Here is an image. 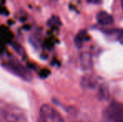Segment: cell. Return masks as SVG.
<instances>
[{
  "mask_svg": "<svg viewBox=\"0 0 123 122\" xmlns=\"http://www.w3.org/2000/svg\"><path fill=\"white\" fill-rule=\"evenodd\" d=\"M105 122H123V104L112 101L103 111Z\"/></svg>",
  "mask_w": 123,
  "mask_h": 122,
  "instance_id": "cell-1",
  "label": "cell"
},
{
  "mask_svg": "<svg viewBox=\"0 0 123 122\" xmlns=\"http://www.w3.org/2000/svg\"><path fill=\"white\" fill-rule=\"evenodd\" d=\"M3 65L9 72H11L12 74L17 75L23 80L29 81L32 79V75H31L30 72L16 59H9V60L6 61V63L3 64Z\"/></svg>",
  "mask_w": 123,
  "mask_h": 122,
  "instance_id": "cell-2",
  "label": "cell"
},
{
  "mask_svg": "<svg viewBox=\"0 0 123 122\" xmlns=\"http://www.w3.org/2000/svg\"><path fill=\"white\" fill-rule=\"evenodd\" d=\"M2 116L5 122H28L27 118L22 111L13 107L3 109L2 110Z\"/></svg>",
  "mask_w": 123,
  "mask_h": 122,
  "instance_id": "cell-3",
  "label": "cell"
},
{
  "mask_svg": "<svg viewBox=\"0 0 123 122\" xmlns=\"http://www.w3.org/2000/svg\"><path fill=\"white\" fill-rule=\"evenodd\" d=\"M39 116L44 118L48 122H65L60 113L49 105H43L41 106Z\"/></svg>",
  "mask_w": 123,
  "mask_h": 122,
  "instance_id": "cell-4",
  "label": "cell"
},
{
  "mask_svg": "<svg viewBox=\"0 0 123 122\" xmlns=\"http://www.w3.org/2000/svg\"><path fill=\"white\" fill-rule=\"evenodd\" d=\"M80 63L81 68L84 70H89L92 68V57L91 54L88 52L82 53L80 57Z\"/></svg>",
  "mask_w": 123,
  "mask_h": 122,
  "instance_id": "cell-5",
  "label": "cell"
},
{
  "mask_svg": "<svg viewBox=\"0 0 123 122\" xmlns=\"http://www.w3.org/2000/svg\"><path fill=\"white\" fill-rule=\"evenodd\" d=\"M96 20L101 25H110L113 23V17L105 11L99 12L96 15Z\"/></svg>",
  "mask_w": 123,
  "mask_h": 122,
  "instance_id": "cell-6",
  "label": "cell"
},
{
  "mask_svg": "<svg viewBox=\"0 0 123 122\" xmlns=\"http://www.w3.org/2000/svg\"><path fill=\"white\" fill-rule=\"evenodd\" d=\"M89 39V37H88L86 31L81 30L76 34L75 39H74V44H75V46L78 49H80L83 46L84 41H86V39Z\"/></svg>",
  "mask_w": 123,
  "mask_h": 122,
  "instance_id": "cell-7",
  "label": "cell"
},
{
  "mask_svg": "<svg viewBox=\"0 0 123 122\" xmlns=\"http://www.w3.org/2000/svg\"><path fill=\"white\" fill-rule=\"evenodd\" d=\"M98 96L100 99H107L109 98L108 89L104 86V85L100 86V88H99V92H98Z\"/></svg>",
  "mask_w": 123,
  "mask_h": 122,
  "instance_id": "cell-8",
  "label": "cell"
},
{
  "mask_svg": "<svg viewBox=\"0 0 123 122\" xmlns=\"http://www.w3.org/2000/svg\"><path fill=\"white\" fill-rule=\"evenodd\" d=\"M48 23H49V25H50V26H54V25H58L60 23V19H59L58 17H52L49 20V22H48Z\"/></svg>",
  "mask_w": 123,
  "mask_h": 122,
  "instance_id": "cell-9",
  "label": "cell"
},
{
  "mask_svg": "<svg viewBox=\"0 0 123 122\" xmlns=\"http://www.w3.org/2000/svg\"><path fill=\"white\" fill-rule=\"evenodd\" d=\"M117 34H118V35H117V39H118L119 42H120L122 44H123V29L119 30V32Z\"/></svg>",
  "mask_w": 123,
  "mask_h": 122,
  "instance_id": "cell-10",
  "label": "cell"
},
{
  "mask_svg": "<svg viewBox=\"0 0 123 122\" xmlns=\"http://www.w3.org/2000/svg\"><path fill=\"white\" fill-rule=\"evenodd\" d=\"M13 49H16V50L18 51V52L19 53V54H22V53H21V51L24 53V49H22V47L19 45V44H13Z\"/></svg>",
  "mask_w": 123,
  "mask_h": 122,
  "instance_id": "cell-11",
  "label": "cell"
},
{
  "mask_svg": "<svg viewBox=\"0 0 123 122\" xmlns=\"http://www.w3.org/2000/svg\"><path fill=\"white\" fill-rule=\"evenodd\" d=\"M89 3H92V4H100L101 3L102 0H87Z\"/></svg>",
  "mask_w": 123,
  "mask_h": 122,
  "instance_id": "cell-12",
  "label": "cell"
},
{
  "mask_svg": "<svg viewBox=\"0 0 123 122\" xmlns=\"http://www.w3.org/2000/svg\"><path fill=\"white\" fill-rule=\"evenodd\" d=\"M38 122H48L46 121L44 118L41 117V116H39V118H38Z\"/></svg>",
  "mask_w": 123,
  "mask_h": 122,
  "instance_id": "cell-13",
  "label": "cell"
},
{
  "mask_svg": "<svg viewBox=\"0 0 123 122\" xmlns=\"http://www.w3.org/2000/svg\"><path fill=\"white\" fill-rule=\"evenodd\" d=\"M122 9H123V0H122Z\"/></svg>",
  "mask_w": 123,
  "mask_h": 122,
  "instance_id": "cell-14",
  "label": "cell"
}]
</instances>
